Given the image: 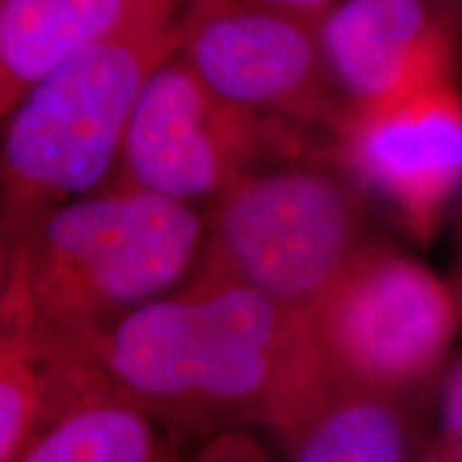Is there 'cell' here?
<instances>
[{"label":"cell","mask_w":462,"mask_h":462,"mask_svg":"<svg viewBox=\"0 0 462 462\" xmlns=\"http://www.w3.org/2000/svg\"><path fill=\"white\" fill-rule=\"evenodd\" d=\"M454 287H456V289H458V293H460V298H462V268H460V279L454 282Z\"/></svg>","instance_id":"cell-19"},{"label":"cell","mask_w":462,"mask_h":462,"mask_svg":"<svg viewBox=\"0 0 462 462\" xmlns=\"http://www.w3.org/2000/svg\"><path fill=\"white\" fill-rule=\"evenodd\" d=\"M11 462H182L152 418L112 394L60 415Z\"/></svg>","instance_id":"cell-13"},{"label":"cell","mask_w":462,"mask_h":462,"mask_svg":"<svg viewBox=\"0 0 462 462\" xmlns=\"http://www.w3.org/2000/svg\"><path fill=\"white\" fill-rule=\"evenodd\" d=\"M190 462H274L251 429L218 432L199 443Z\"/></svg>","instance_id":"cell-15"},{"label":"cell","mask_w":462,"mask_h":462,"mask_svg":"<svg viewBox=\"0 0 462 462\" xmlns=\"http://www.w3.org/2000/svg\"><path fill=\"white\" fill-rule=\"evenodd\" d=\"M242 3L276 11V14L296 17L300 22L317 26L321 15L326 14L337 0H242Z\"/></svg>","instance_id":"cell-16"},{"label":"cell","mask_w":462,"mask_h":462,"mask_svg":"<svg viewBox=\"0 0 462 462\" xmlns=\"http://www.w3.org/2000/svg\"><path fill=\"white\" fill-rule=\"evenodd\" d=\"M189 0H0V123L69 58L129 28L180 15Z\"/></svg>","instance_id":"cell-12"},{"label":"cell","mask_w":462,"mask_h":462,"mask_svg":"<svg viewBox=\"0 0 462 462\" xmlns=\"http://www.w3.org/2000/svg\"><path fill=\"white\" fill-rule=\"evenodd\" d=\"M323 357L343 377L411 401L439 379L462 328L454 282L371 240L309 313Z\"/></svg>","instance_id":"cell-5"},{"label":"cell","mask_w":462,"mask_h":462,"mask_svg":"<svg viewBox=\"0 0 462 462\" xmlns=\"http://www.w3.org/2000/svg\"><path fill=\"white\" fill-rule=\"evenodd\" d=\"M180 15L92 43L22 97L0 131V212L20 231L114 184L137 97L178 45Z\"/></svg>","instance_id":"cell-3"},{"label":"cell","mask_w":462,"mask_h":462,"mask_svg":"<svg viewBox=\"0 0 462 462\" xmlns=\"http://www.w3.org/2000/svg\"><path fill=\"white\" fill-rule=\"evenodd\" d=\"M328 157L426 245L462 198V90L448 79L388 107L343 112Z\"/></svg>","instance_id":"cell-8"},{"label":"cell","mask_w":462,"mask_h":462,"mask_svg":"<svg viewBox=\"0 0 462 462\" xmlns=\"http://www.w3.org/2000/svg\"><path fill=\"white\" fill-rule=\"evenodd\" d=\"M178 54L227 106L306 135L343 114L315 26L242 0H189Z\"/></svg>","instance_id":"cell-7"},{"label":"cell","mask_w":462,"mask_h":462,"mask_svg":"<svg viewBox=\"0 0 462 462\" xmlns=\"http://www.w3.org/2000/svg\"><path fill=\"white\" fill-rule=\"evenodd\" d=\"M204 246V210L109 184L43 212L22 238L15 274L39 319L92 345L133 310L187 285Z\"/></svg>","instance_id":"cell-2"},{"label":"cell","mask_w":462,"mask_h":462,"mask_svg":"<svg viewBox=\"0 0 462 462\" xmlns=\"http://www.w3.org/2000/svg\"><path fill=\"white\" fill-rule=\"evenodd\" d=\"M437 385L439 435L435 446L462 460V351L446 364Z\"/></svg>","instance_id":"cell-14"},{"label":"cell","mask_w":462,"mask_h":462,"mask_svg":"<svg viewBox=\"0 0 462 462\" xmlns=\"http://www.w3.org/2000/svg\"><path fill=\"white\" fill-rule=\"evenodd\" d=\"M90 349L109 392L178 446L270 430L326 368L309 315L204 273L116 321Z\"/></svg>","instance_id":"cell-1"},{"label":"cell","mask_w":462,"mask_h":462,"mask_svg":"<svg viewBox=\"0 0 462 462\" xmlns=\"http://www.w3.org/2000/svg\"><path fill=\"white\" fill-rule=\"evenodd\" d=\"M315 32L343 112H373L454 79L452 26L432 0H337Z\"/></svg>","instance_id":"cell-9"},{"label":"cell","mask_w":462,"mask_h":462,"mask_svg":"<svg viewBox=\"0 0 462 462\" xmlns=\"http://www.w3.org/2000/svg\"><path fill=\"white\" fill-rule=\"evenodd\" d=\"M22 234L0 212V296L15 279L17 259H20Z\"/></svg>","instance_id":"cell-17"},{"label":"cell","mask_w":462,"mask_h":462,"mask_svg":"<svg viewBox=\"0 0 462 462\" xmlns=\"http://www.w3.org/2000/svg\"><path fill=\"white\" fill-rule=\"evenodd\" d=\"M310 150L304 135L227 106L173 48L126 123L114 184L208 210L259 161Z\"/></svg>","instance_id":"cell-6"},{"label":"cell","mask_w":462,"mask_h":462,"mask_svg":"<svg viewBox=\"0 0 462 462\" xmlns=\"http://www.w3.org/2000/svg\"><path fill=\"white\" fill-rule=\"evenodd\" d=\"M371 240L366 198L328 154H281L208 208L198 273L309 315Z\"/></svg>","instance_id":"cell-4"},{"label":"cell","mask_w":462,"mask_h":462,"mask_svg":"<svg viewBox=\"0 0 462 462\" xmlns=\"http://www.w3.org/2000/svg\"><path fill=\"white\" fill-rule=\"evenodd\" d=\"M107 394L90 345L39 319L15 274L0 296V462L24 452L73 407Z\"/></svg>","instance_id":"cell-10"},{"label":"cell","mask_w":462,"mask_h":462,"mask_svg":"<svg viewBox=\"0 0 462 462\" xmlns=\"http://www.w3.org/2000/svg\"><path fill=\"white\" fill-rule=\"evenodd\" d=\"M270 432L285 462H411L421 449L407 398L356 383L328 362Z\"/></svg>","instance_id":"cell-11"},{"label":"cell","mask_w":462,"mask_h":462,"mask_svg":"<svg viewBox=\"0 0 462 462\" xmlns=\"http://www.w3.org/2000/svg\"><path fill=\"white\" fill-rule=\"evenodd\" d=\"M411 462H462L460 458H456L449 452H446L443 448L435 446V443H430V446L421 448L418 454L413 456Z\"/></svg>","instance_id":"cell-18"}]
</instances>
